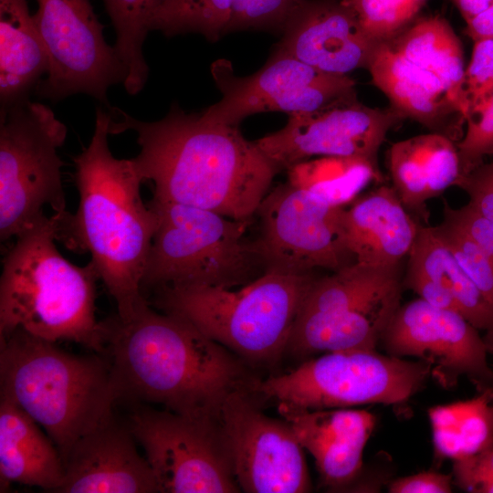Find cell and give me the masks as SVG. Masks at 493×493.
<instances>
[{
  "label": "cell",
  "mask_w": 493,
  "mask_h": 493,
  "mask_svg": "<svg viewBox=\"0 0 493 493\" xmlns=\"http://www.w3.org/2000/svg\"><path fill=\"white\" fill-rule=\"evenodd\" d=\"M110 134L132 131L141 150L132 158L143 181L154 184L152 200L251 220L278 169L247 141L238 126L187 113L173 103L161 120H138L110 107Z\"/></svg>",
  "instance_id": "obj_1"
},
{
  "label": "cell",
  "mask_w": 493,
  "mask_h": 493,
  "mask_svg": "<svg viewBox=\"0 0 493 493\" xmlns=\"http://www.w3.org/2000/svg\"><path fill=\"white\" fill-rule=\"evenodd\" d=\"M104 355L121 398L217 421L225 399L253 385L246 362L187 320L147 302L131 318L100 321Z\"/></svg>",
  "instance_id": "obj_2"
},
{
  "label": "cell",
  "mask_w": 493,
  "mask_h": 493,
  "mask_svg": "<svg viewBox=\"0 0 493 493\" xmlns=\"http://www.w3.org/2000/svg\"><path fill=\"white\" fill-rule=\"evenodd\" d=\"M110 121L109 110L97 107L91 140L73 159L79 206L75 214H58V239L90 254L118 316L129 319L148 302L141 280L159 215L142 202L143 180L132 159L112 155Z\"/></svg>",
  "instance_id": "obj_3"
},
{
  "label": "cell",
  "mask_w": 493,
  "mask_h": 493,
  "mask_svg": "<svg viewBox=\"0 0 493 493\" xmlns=\"http://www.w3.org/2000/svg\"><path fill=\"white\" fill-rule=\"evenodd\" d=\"M59 215H44L16 237L0 278V339L17 329L51 341H68L104 353L95 316L100 275L90 260L79 267L57 248Z\"/></svg>",
  "instance_id": "obj_4"
},
{
  "label": "cell",
  "mask_w": 493,
  "mask_h": 493,
  "mask_svg": "<svg viewBox=\"0 0 493 493\" xmlns=\"http://www.w3.org/2000/svg\"><path fill=\"white\" fill-rule=\"evenodd\" d=\"M0 397L35 420L63 460L76 441L113 416L119 400L104 354L68 353L21 329L0 339Z\"/></svg>",
  "instance_id": "obj_5"
},
{
  "label": "cell",
  "mask_w": 493,
  "mask_h": 493,
  "mask_svg": "<svg viewBox=\"0 0 493 493\" xmlns=\"http://www.w3.org/2000/svg\"><path fill=\"white\" fill-rule=\"evenodd\" d=\"M319 276L266 271L238 289L164 287L154 304L178 315L246 362L267 363L287 347L304 301Z\"/></svg>",
  "instance_id": "obj_6"
},
{
  "label": "cell",
  "mask_w": 493,
  "mask_h": 493,
  "mask_svg": "<svg viewBox=\"0 0 493 493\" xmlns=\"http://www.w3.org/2000/svg\"><path fill=\"white\" fill-rule=\"evenodd\" d=\"M159 215L142 292L164 287L245 286L267 271L258 243L236 220L194 206L152 200ZM145 296V295H144Z\"/></svg>",
  "instance_id": "obj_7"
},
{
  "label": "cell",
  "mask_w": 493,
  "mask_h": 493,
  "mask_svg": "<svg viewBox=\"0 0 493 493\" xmlns=\"http://www.w3.org/2000/svg\"><path fill=\"white\" fill-rule=\"evenodd\" d=\"M430 375L431 366L421 360L375 351H330L289 372L255 380L252 391L265 401L309 410L396 404L415 394Z\"/></svg>",
  "instance_id": "obj_8"
},
{
  "label": "cell",
  "mask_w": 493,
  "mask_h": 493,
  "mask_svg": "<svg viewBox=\"0 0 493 493\" xmlns=\"http://www.w3.org/2000/svg\"><path fill=\"white\" fill-rule=\"evenodd\" d=\"M67 127L47 105L30 100L0 111V238L17 237L44 215L64 214Z\"/></svg>",
  "instance_id": "obj_9"
},
{
  "label": "cell",
  "mask_w": 493,
  "mask_h": 493,
  "mask_svg": "<svg viewBox=\"0 0 493 493\" xmlns=\"http://www.w3.org/2000/svg\"><path fill=\"white\" fill-rule=\"evenodd\" d=\"M36 1L33 18L49 58L37 94L57 102L84 93L110 108L107 92L124 84L127 71L89 0Z\"/></svg>",
  "instance_id": "obj_10"
},
{
  "label": "cell",
  "mask_w": 493,
  "mask_h": 493,
  "mask_svg": "<svg viewBox=\"0 0 493 493\" xmlns=\"http://www.w3.org/2000/svg\"><path fill=\"white\" fill-rule=\"evenodd\" d=\"M162 493H235L240 488L217 421L138 408L127 425Z\"/></svg>",
  "instance_id": "obj_11"
},
{
  "label": "cell",
  "mask_w": 493,
  "mask_h": 493,
  "mask_svg": "<svg viewBox=\"0 0 493 493\" xmlns=\"http://www.w3.org/2000/svg\"><path fill=\"white\" fill-rule=\"evenodd\" d=\"M252 386L232 392L217 420L240 490L310 491L305 450L286 420L263 412Z\"/></svg>",
  "instance_id": "obj_12"
},
{
  "label": "cell",
  "mask_w": 493,
  "mask_h": 493,
  "mask_svg": "<svg viewBox=\"0 0 493 493\" xmlns=\"http://www.w3.org/2000/svg\"><path fill=\"white\" fill-rule=\"evenodd\" d=\"M344 209L288 182L268 192L257 211L260 220L257 241L267 271L334 272L355 263L344 241Z\"/></svg>",
  "instance_id": "obj_13"
},
{
  "label": "cell",
  "mask_w": 493,
  "mask_h": 493,
  "mask_svg": "<svg viewBox=\"0 0 493 493\" xmlns=\"http://www.w3.org/2000/svg\"><path fill=\"white\" fill-rule=\"evenodd\" d=\"M211 73L222 98L202 111L226 125L238 126L246 117L262 112L313 111L357 95L356 82L348 75L322 72L277 49L250 76H236L225 59L215 61Z\"/></svg>",
  "instance_id": "obj_14"
},
{
  "label": "cell",
  "mask_w": 493,
  "mask_h": 493,
  "mask_svg": "<svg viewBox=\"0 0 493 493\" xmlns=\"http://www.w3.org/2000/svg\"><path fill=\"white\" fill-rule=\"evenodd\" d=\"M404 119L392 106L371 108L354 95L290 114L283 128L255 143L278 172L314 156L362 157L378 163L388 131Z\"/></svg>",
  "instance_id": "obj_15"
},
{
  "label": "cell",
  "mask_w": 493,
  "mask_h": 493,
  "mask_svg": "<svg viewBox=\"0 0 493 493\" xmlns=\"http://www.w3.org/2000/svg\"><path fill=\"white\" fill-rule=\"evenodd\" d=\"M381 341L390 355L417 357L427 362L431 376L445 388L456 386L462 376L481 391L492 383L487 360L488 344L456 311L414 299L400 305Z\"/></svg>",
  "instance_id": "obj_16"
},
{
  "label": "cell",
  "mask_w": 493,
  "mask_h": 493,
  "mask_svg": "<svg viewBox=\"0 0 493 493\" xmlns=\"http://www.w3.org/2000/svg\"><path fill=\"white\" fill-rule=\"evenodd\" d=\"M281 34L275 49L340 76L367 68L378 43L341 0H300Z\"/></svg>",
  "instance_id": "obj_17"
},
{
  "label": "cell",
  "mask_w": 493,
  "mask_h": 493,
  "mask_svg": "<svg viewBox=\"0 0 493 493\" xmlns=\"http://www.w3.org/2000/svg\"><path fill=\"white\" fill-rule=\"evenodd\" d=\"M128 425L113 416L80 437L64 458L60 493H154L152 469Z\"/></svg>",
  "instance_id": "obj_18"
},
{
  "label": "cell",
  "mask_w": 493,
  "mask_h": 493,
  "mask_svg": "<svg viewBox=\"0 0 493 493\" xmlns=\"http://www.w3.org/2000/svg\"><path fill=\"white\" fill-rule=\"evenodd\" d=\"M277 407L303 449L314 458L326 488L344 489L357 481L364 447L375 426L372 413L347 408L309 410L286 404Z\"/></svg>",
  "instance_id": "obj_19"
},
{
  "label": "cell",
  "mask_w": 493,
  "mask_h": 493,
  "mask_svg": "<svg viewBox=\"0 0 493 493\" xmlns=\"http://www.w3.org/2000/svg\"><path fill=\"white\" fill-rule=\"evenodd\" d=\"M367 69L372 83L405 119L457 140L465 120L434 74L404 58L385 41L377 43Z\"/></svg>",
  "instance_id": "obj_20"
},
{
  "label": "cell",
  "mask_w": 493,
  "mask_h": 493,
  "mask_svg": "<svg viewBox=\"0 0 493 493\" xmlns=\"http://www.w3.org/2000/svg\"><path fill=\"white\" fill-rule=\"evenodd\" d=\"M421 224L394 188L383 184L344 209L345 245L355 262L398 266L408 256Z\"/></svg>",
  "instance_id": "obj_21"
},
{
  "label": "cell",
  "mask_w": 493,
  "mask_h": 493,
  "mask_svg": "<svg viewBox=\"0 0 493 493\" xmlns=\"http://www.w3.org/2000/svg\"><path fill=\"white\" fill-rule=\"evenodd\" d=\"M387 165L401 202L425 225L429 216L426 202L456 186L461 177L456 142L437 132L393 143Z\"/></svg>",
  "instance_id": "obj_22"
},
{
  "label": "cell",
  "mask_w": 493,
  "mask_h": 493,
  "mask_svg": "<svg viewBox=\"0 0 493 493\" xmlns=\"http://www.w3.org/2000/svg\"><path fill=\"white\" fill-rule=\"evenodd\" d=\"M64 478V462L52 439L20 407L0 397V491L19 483L58 492Z\"/></svg>",
  "instance_id": "obj_23"
},
{
  "label": "cell",
  "mask_w": 493,
  "mask_h": 493,
  "mask_svg": "<svg viewBox=\"0 0 493 493\" xmlns=\"http://www.w3.org/2000/svg\"><path fill=\"white\" fill-rule=\"evenodd\" d=\"M49 58L26 0H0V111L29 100Z\"/></svg>",
  "instance_id": "obj_24"
},
{
  "label": "cell",
  "mask_w": 493,
  "mask_h": 493,
  "mask_svg": "<svg viewBox=\"0 0 493 493\" xmlns=\"http://www.w3.org/2000/svg\"><path fill=\"white\" fill-rule=\"evenodd\" d=\"M401 265L352 263L329 276L319 277L296 320L291 336L302 333L403 282ZM290 336V337H291Z\"/></svg>",
  "instance_id": "obj_25"
},
{
  "label": "cell",
  "mask_w": 493,
  "mask_h": 493,
  "mask_svg": "<svg viewBox=\"0 0 493 493\" xmlns=\"http://www.w3.org/2000/svg\"><path fill=\"white\" fill-rule=\"evenodd\" d=\"M385 42L414 65L434 74L448 90L466 121L463 47L446 18L431 16L413 21Z\"/></svg>",
  "instance_id": "obj_26"
},
{
  "label": "cell",
  "mask_w": 493,
  "mask_h": 493,
  "mask_svg": "<svg viewBox=\"0 0 493 493\" xmlns=\"http://www.w3.org/2000/svg\"><path fill=\"white\" fill-rule=\"evenodd\" d=\"M407 258L406 269L442 288L474 327L493 330V304L483 296L435 226L421 224Z\"/></svg>",
  "instance_id": "obj_27"
},
{
  "label": "cell",
  "mask_w": 493,
  "mask_h": 493,
  "mask_svg": "<svg viewBox=\"0 0 493 493\" xmlns=\"http://www.w3.org/2000/svg\"><path fill=\"white\" fill-rule=\"evenodd\" d=\"M435 455L453 462L493 446V403L489 388L467 401L428 411Z\"/></svg>",
  "instance_id": "obj_28"
},
{
  "label": "cell",
  "mask_w": 493,
  "mask_h": 493,
  "mask_svg": "<svg viewBox=\"0 0 493 493\" xmlns=\"http://www.w3.org/2000/svg\"><path fill=\"white\" fill-rule=\"evenodd\" d=\"M286 171L288 184L335 207H344L370 183L383 180L379 164L362 157L320 156Z\"/></svg>",
  "instance_id": "obj_29"
},
{
  "label": "cell",
  "mask_w": 493,
  "mask_h": 493,
  "mask_svg": "<svg viewBox=\"0 0 493 493\" xmlns=\"http://www.w3.org/2000/svg\"><path fill=\"white\" fill-rule=\"evenodd\" d=\"M163 0H103L116 33L114 47L123 63L127 78L123 84L130 95L144 88L149 67L143 55V43L151 31L150 23Z\"/></svg>",
  "instance_id": "obj_30"
},
{
  "label": "cell",
  "mask_w": 493,
  "mask_h": 493,
  "mask_svg": "<svg viewBox=\"0 0 493 493\" xmlns=\"http://www.w3.org/2000/svg\"><path fill=\"white\" fill-rule=\"evenodd\" d=\"M234 0H163L150 29L166 37L195 33L217 41L227 33Z\"/></svg>",
  "instance_id": "obj_31"
},
{
  "label": "cell",
  "mask_w": 493,
  "mask_h": 493,
  "mask_svg": "<svg viewBox=\"0 0 493 493\" xmlns=\"http://www.w3.org/2000/svg\"><path fill=\"white\" fill-rule=\"evenodd\" d=\"M427 0H341L365 34L376 42L391 39L415 18Z\"/></svg>",
  "instance_id": "obj_32"
},
{
  "label": "cell",
  "mask_w": 493,
  "mask_h": 493,
  "mask_svg": "<svg viewBox=\"0 0 493 493\" xmlns=\"http://www.w3.org/2000/svg\"><path fill=\"white\" fill-rule=\"evenodd\" d=\"M435 229L483 296L493 304V256L444 219Z\"/></svg>",
  "instance_id": "obj_33"
},
{
  "label": "cell",
  "mask_w": 493,
  "mask_h": 493,
  "mask_svg": "<svg viewBox=\"0 0 493 493\" xmlns=\"http://www.w3.org/2000/svg\"><path fill=\"white\" fill-rule=\"evenodd\" d=\"M300 0H234L227 33L268 30L282 33Z\"/></svg>",
  "instance_id": "obj_34"
},
{
  "label": "cell",
  "mask_w": 493,
  "mask_h": 493,
  "mask_svg": "<svg viewBox=\"0 0 493 493\" xmlns=\"http://www.w3.org/2000/svg\"><path fill=\"white\" fill-rule=\"evenodd\" d=\"M466 122V133L456 142L461 177L493 155V93Z\"/></svg>",
  "instance_id": "obj_35"
},
{
  "label": "cell",
  "mask_w": 493,
  "mask_h": 493,
  "mask_svg": "<svg viewBox=\"0 0 493 493\" xmlns=\"http://www.w3.org/2000/svg\"><path fill=\"white\" fill-rule=\"evenodd\" d=\"M493 93V39L474 42L465 71L464 96L467 117L476 113ZM466 119V121H467Z\"/></svg>",
  "instance_id": "obj_36"
},
{
  "label": "cell",
  "mask_w": 493,
  "mask_h": 493,
  "mask_svg": "<svg viewBox=\"0 0 493 493\" xmlns=\"http://www.w3.org/2000/svg\"><path fill=\"white\" fill-rule=\"evenodd\" d=\"M456 486L472 493H493V446L453 462Z\"/></svg>",
  "instance_id": "obj_37"
},
{
  "label": "cell",
  "mask_w": 493,
  "mask_h": 493,
  "mask_svg": "<svg viewBox=\"0 0 493 493\" xmlns=\"http://www.w3.org/2000/svg\"><path fill=\"white\" fill-rule=\"evenodd\" d=\"M443 219L467 235L485 252L493 256V223L469 202L460 208L443 203Z\"/></svg>",
  "instance_id": "obj_38"
},
{
  "label": "cell",
  "mask_w": 493,
  "mask_h": 493,
  "mask_svg": "<svg viewBox=\"0 0 493 493\" xmlns=\"http://www.w3.org/2000/svg\"><path fill=\"white\" fill-rule=\"evenodd\" d=\"M456 186L469 196V203L493 223V161L483 163L461 177Z\"/></svg>",
  "instance_id": "obj_39"
},
{
  "label": "cell",
  "mask_w": 493,
  "mask_h": 493,
  "mask_svg": "<svg viewBox=\"0 0 493 493\" xmlns=\"http://www.w3.org/2000/svg\"><path fill=\"white\" fill-rule=\"evenodd\" d=\"M453 476L424 471L393 480L388 486L391 493H449Z\"/></svg>",
  "instance_id": "obj_40"
},
{
  "label": "cell",
  "mask_w": 493,
  "mask_h": 493,
  "mask_svg": "<svg viewBox=\"0 0 493 493\" xmlns=\"http://www.w3.org/2000/svg\"><path fill=\"white\" fill-rule=\"evenodd\" d=\"M403 285L415 292L419 299L434 307L460 313L454 299L437 284L421 274L406 269Z\"/></svg>",
  "instance_id": "obj_41"
},
{
  "label": "cell",
  "mask_w": 493,
  "mask_h": 493,
  "mask_svg": "<svg viewBox=\"0 0 493 493\" xmlns=\"http://www.w3.org/2000/svg\"><path fill=\"white\" fill-rule=\"evenodd\" d=\"M465 32L473 42L493 39V5L467 21Z\"/></svg>",
  "instance_id": "obj_42"
},
{
  "label": "cell",
  "mask_w": 493,
  "mask_h": 493,
  "mask_svg": "<svg viewBox=\"0 0 493 493\" xmlns=\"http://www.w3.org/2000/svg\"><path fill=\"white\" fill-rule=\"evenodd\" d=\"M466 23L491 5L493 0H453Z\"/></svg>",
  "instance_id": "obj_43"
},
{
  "label": "cell",
  "mask_w": 493,
  "mask_h": 493,
  "mask_svg": "<svg viewBox=\"0 0 493 493\" xmlns=\"http://www.w3.org/2000/svg\"><path fill=\"white\" fill-rule=\"evenodd\" d=\"M488 333H489L492 341H491L490 343L489 342H487V343L488 344V348L493 350V330H491ZM488 388H489L490 398H491V401L493 403V380H492V383H491V384H490V386Z\"/></svg>",
  "instance_id": "obj_44"
}]
</instances>
